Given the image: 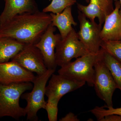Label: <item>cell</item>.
Instances as JSON below:
<instances>
[{
  "mask_svg": "<svg viewBox=\"0 0 121 121\" xmlns=\"http://www.w3.org/2000/svg\"><path fill=\"white\" fill-rule=\"evenodd\" d=\"M4 7L0 15V24L16 15L25 13H34L39 11L35 0H4Z\"/></svg>",
  "mask_w": 121,
  "mask_h": 121,
  "instance_id": "cell-13",
  "label": "cell"
},
{
  "mask_svg": "<svg viewBox=\"0 0 121 121\" xmlns=\"http://www.w3.org/2000/svg\"><path fill=\"white\" fill-rule=\"evenodd\" d=\"M85 0L87 3H89L90 2V0Z\"/></svg>",
  "mask_w": 121,
  "mask_h": 121,
  "instance_id": "cell-25",
  "label": "cell"
},
{
  "mask_svg": "<svg viewBox=\"0 0 121 121\" xmlns=\"http://www.w3.org/2000/svg\"><path fill=\"white\" fill-rule=\"evenodd\" d=\"M55 71L54 69H48L44 73L37 75L33 82V86L31 91L24 93L21 95V98L27 102L25 109L27 120L38 121V111L41 109H45L47 103L44 99L46 84Z\"/></svg>",
  "mask_w": 121,
  "mask_h": 121,
  "instance_id": "cell-4",
  "label": "cell"
},
{
  "mask_svg": "<svg viewBox=\"0 0 121 121\" xmlns=\"http://www.w3.org/2000/svg\"><path fill=\"white\" fill-rule=\"evenodd\" d=\"M113 11L106 17L100 35L102 40H121V4L119 0L115 1Z\"/></svg>",
  "mask_w": 121,
  "mask_h": 121,
  "instance_id": "cell-14",
  "label": "cell"
},
{
  "mask_svg": "<svg viewBox=\"0 0 121 121\" xmlns=\"http://www.w3.org/2000/svg\"><path fill=\"white\" fill-rule=\"evenodd\" d=\"M117 0H114V1H116Z\"/></svg>",
  "mask_w": 121,
  "mask_h": 121,
  "instance_id": "cell-26",
  "label": "cell"
},
{
  "mask_svg": "<svg viewBox=\"0 0 121 121\" xmlns=\"http://www.w3.org/2000/svg\"><path fill=\"white\" fill-rule=\"evenodd\" d=\"M52 24L59 31L62 39L65 38L73 29L72 25H77L72 13V7H67L60 13H50Z\"/></svg>",
  "mask_w": 121,
  "mask_h": 121,
  "instance_id": "cell-15",
  "label": "cell"
},
{
  "mask_svg": "<svg viewBox=\"0 0 121 121\" xmlns=\"http://www.w3.org/2000/svg\"><path fill=\"white\" fill-rule=\"evenodd\" d=\"M56 27L51 24L43 34L36 47L41 52L48 69L56 70L55 49L57 44L62 39L60 34H55Z\"/></svg>",
  "mask_w": 121,
  "mask_h": 121,
  "instance_id": "cell-10",
  "label": "cell"
},
{
  "mask_svg": "<svg viewBox=\"0 0 121 121\" xmlns=\"http://www.w3.org/2000/svg\"><path fill=\"white\" fill-rule=\"evenodd\" d=\"M99 121H121V115L110 114L106 115L99 119Z\"/></svg>",
  "mask_w": 121,
  "mask_h": 121,
  "instance_id": "cell-22",
  "label": "cell"
},
{
  "mask_svg": "<svg viewBox=\"0 0 121 121\" xmlns=\"http://www.w3.org/2000/svg\"><path fill=\"white\" fill-rule=\"evenodd\" d=\"M101 59L110 71L117 89L121 91V63L104 50Z\"/></svg>",
  "mask_w": 121,
  "mask_h": 121,
  "instance_id": "cell-17",
  "label": "cell"
},
{
  "mask_svg": "<svg viewBox=\"0 0 121 121\" xmlns=\"http://www.w3.org/2000/svg\"><path fill=\"white\" fill-rule=\"evenodd\" d=\"M101 48L121 63V40L102 41Z\"/></svg>",
  "mask_w": 121,
  "mask_h": 121,
  "instance_id": "cell-18",
  "label": "cell"
},
{
  "mask_svg": "<svg viewBox=\"0 0 121 121\" xmlns=\"http://www.w3.org/2000/svg\"><path fill=\"white\" fill-rule=\"evenodd\" d=\"M90 52L79 39L74 28L57 44L55 49L56 60L57 66L62 67L74 58H78Z\"/></svg>",
  "mask_w": 121,
  "mask_h": 121,
  "instance_id": "cell-5",
  "label": "cell"
},
{
  "mask_svg": "<svg viewBox=\"0 0 121 121\" xmlns=\"http://www.w3.org/2000/svg\"><path fill=\"white\" fill-rule=\"evenodd\" d=\"M114 0H90L89 4L87 6L77 4L79 11L87 19L94 21L95 18L98 19L99 24L103 26L106 17L114 9Z\"/></svg>",
  "mask_w": 121,
  "mask_h": 121,
  "instance_id": "cell-12",
  "label": "cell"
},
{
  "mask_svg": "<svg viewBox=\"0 0 121 121\" xmlns=\"http://www.w3.org/2000/svg\"><path fill=\"white\" fill-rule=\"evenodd\" d=\"M101 59L94 66V86L97 95L105 103L106 105L113 107V95L117 86L110 71Z\"/></svg>",
  "mask_w": 121,
  "mask_h": 121,
  "instance_id": "cell-6",
  "label": "cell"
},
{
  "mask_svg": "<svg viewBox=\"0 0 121 121\" xmlns=\"http://www.w3.org/2000/svg\"><path fill=\"white\" fill-rule=\"evenodd\" d=\"M36 76L14 61L0 63V83L9 84L33 82Z\"/></svg>",
  "mask_w": 121,
  "mask_h": 121,
  "instance_id": "cell-11",
  "label": "cell"
},
{
  "mask_svg": "<svg viewBox=\"0 0 121 121\" xmlns=\"http://www.w3.org/2000/svg\"><path fill=\"white\" fill-rule=\"evenodd\" d=\"M90 112L97 118L98 121L102 117L110 114H117L121 115V107L115 108L113 107L96 106L90 110Z\"/></svg>",
  "mask_w": 121,
  "mask_h": 121,
  "instance_id": "cell-20",
  "label": "cell"
},
{
  "mask_svg": "<svg viewBox=\"0 0 121 121\" xmlns=\"http://www.w3.org/2000/svg\"><path fill=\"white\" fill-rule=\"evenodd\" d=\"M120 2V4H121V8H120V10H119V13L121 15V0H119Z\"/></svg>",
  "mask_w": 121,
  "mask_h": 121,
  "instance_id": "cell-24",
  "label": "cell"
},
{
  "mask_svg": "<svg viewBox=\"0 0 121 121\" xmlns=\"http://www.w3.org/2000/svg\"><path fill=\"white\" fill-rule=\"evenodd\" d=\"M76 2V0H52L50 4L44 8L42 11L45 13H60L67 7H72Z\"/></svg>",
  "mask_w": 121,
  "mask_h": 121,
  "instance_id": "cell-19",
  "label": "cell"
},
{
  "mask_svg": "<svg viewBox=\"0 0 121 121\" xmlns=\"http://www.w3.org/2000/svg\"><path fill=\"white\" fill-rule=\"evenodd\" d=\"M25 44L14 39L0 36V63L11 60Z\"/></svg>",
  "mask_w": 121,
  "mask_h": 121,
  "instance_id": "cell-16",
  "label": "cell"
},
{
  "mask_svg": "<svg viewBox=\"0 0 121 121\" xmlns=\"http://www.w3.org/2000/svg\"><path fill=\"white\" fill-rule=\"evenodd\" d=\"M104 50L100 48L97 54H89L76 58L58 71L60 74L87 83L88 86H94V66L98 60L101 59Z\"/></svg>",
  "mask_w": 121,
  "mask_h": 121,
  "instance_id": "cell-3",
  "label": "cell"
},
{
  "mask_svg": "<svg viewBox=\"0 0 121 121\" xmlns=\"http://www.w3.org/2000/svg\"><path fill=\"white\" fill-rule=\"evenodd\" d=\"M51 23V15L43 11L19 14L0 24V36L35 44Z\"/></svg>",
  "mask_w": 121,
  "mask_h": 121,
  "instance_id": "cell-1",
  "label": "cell"
},
{
  "mask_svg": "<svg viewBox=\"0 0 121 121\" xmlns=\"http://www.w3.org/2000/svg\"><path fill=\"white\" fill-rule=\"evenodd\" d=\"M11 60L31 72H35L37 75L44 73L48 69L41 52L33 44H25Z\"/></svg>",
  "mask_w": 121,
  "mask_h": 121,
  "instance_id": "cell-9",
  "label": "cell"
},
{
  "mask_svg": "<svg viewBox=\"0 0 121 121\" xmlns=\"http://www.w3.org/2000/svg\"><path fill=\"white\" fill-rule=\"evenodd\" d=\"M86 82L66 77L58 74H53L45 88L47 101L58 104L60 100L66 94L79 89Z\"/></svg>",
  "mask_w": 121,
  "mask_h": 121,
  "instance_id": "cell-8",
  "label": "cell"
},
{
  "mask_svg": "<svg viewBox=\"0 0 121 121\" xmlns=\"http://www.w3.org/2000/svg\"><path fill=\"white\" fill-rule=\"evenodd\" d=\"M79 119L77 116L75 115L73 113L70 112L66 114V115L62 118L60 119V121H79Z\"/></svg>",
  "mask_w": 121,
  "mask_h": 121,
  "instance_id": "cell-23",
  "label": "cell"
},
{
  "mask_svg": "<svg viewBox=\"0 0 121 121\" xmlns=\"http://www.w3.org/2000/svg\"><path fill=\"white\" fill-rule=\"evenodd\" d=\"M31 83H0V118L8 117L17 120L26 116V110L20 105L19 100L26 91L32 89Z\"/></svg>",
  "mask_w": 121,
  "mask_h": 121,
  "instance_id": "cell-2",
  "label": "cell"
},
{
  "mask_svg": "<svg viewBox=\"0 0 121 121\" xmlns=\"http://www.w3.org/2000/svg\"><path fill=\"white\" fill-rule=\"evenodd\" d=\"M78 19L79 29L77 35L79 39L90 53L97 54L101 48L102 40L100 33L102 26L94 21H91L79 11Z\"/></svg>",
  "mask_w": 121,
  "mask_h": 121,
  "instance_id": "cell-7",
  "label": "cell"
},
{
  "mask_svg": "<svg viewBox=\"0 0 121 121\" xmlns=\"http://www.w3.org/2000/svg\"><path fill=\"white\" fill-rule=\"evenodd\" d=\"M58 104L47 101L45 109L47 111L48 117L50 121H57Z\"/></svg>",
  "mask_w": 121,
  "mask_h": 121,
  "instance_id": "cell-21",
  "label": "cell"
}]
</instances>
